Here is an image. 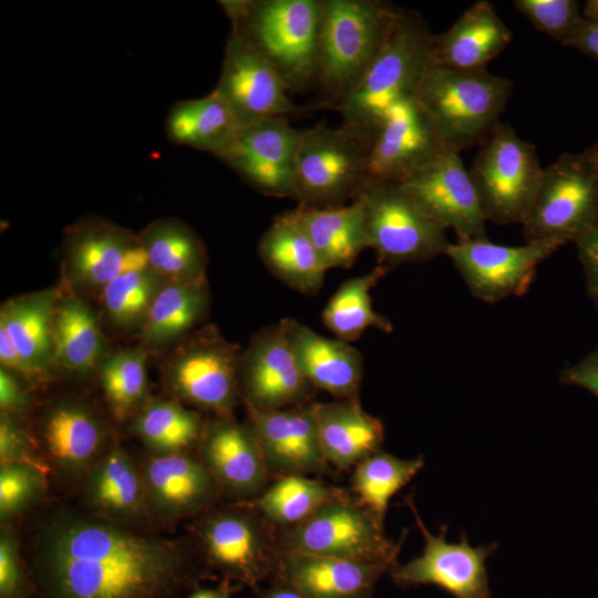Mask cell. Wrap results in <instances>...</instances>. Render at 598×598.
Masks as SVG:
<instances>
[{"instance_id": "cell-1", "label": "cell", "mask_w": 598, "mask_h": 598, "mask_svg": "<svg viewBox=\"0 0 598 598\" xmlns=\"http://www.w3.org/2000/svg\"><path fill=\"white\" fill-rule=\"evenodd\" d=\"M32 549L53 598H164L192 567L181 540L66 508L39 520Z\"/></svg>"}, {"instance_id": "cell-2", "label": "cell", "mask_w": 598, "mask_h": 598, "mask_svg": "<svg viewBox=\"0 0 598 598\" xmlns=\"http://www.w3.org/2000/svg\"><path fill=\"white\" fill-rule=\"evenodd\" d=\"M322 0L219 1L231 30L278 73L290 92L315 86Z\"/></svg>"}, {"instance_id": "cell-3", "label": "cell", "mask_w": 598, "mask_h": 598, "mask_svg": "<svg viewBox=\"0 0 598 598\" xmlns=\"http://www.w3.org/2000/svg\"><path fill=\"white\" fill-rule=\"evenodd\" d=\"M401 9L380 0H322L315 86L336 109L385 43Z\"/></svg>"}, {"instance_id": "cell-4", "label": "cell", "mask_w": 598, "mask_h": 598, "mask_svg": "<svg viewBox=\"0 0 598 598\" xmlns=\"http://www.w3.org/2000/svg\"><path fill=\"white\" fill-rule=\"evenodd\" d=\"M512 93L509 79L486 69L458 71L431 60L413 97L442 145L460 154L480 145L499 122Z\"/></svg>"}, {"instance_id": "cell-5", "label": "cell", "mask_w": 598, "mask_h": 598, "mask_svg": "<svg viewBox=\"0 0 598 598\" xmlns=\"http://www.w3.org/2000/svg\"><path fill=\"white\" fill-rule=\"evenodd\" d=\"M370 131L342 123L302 130L295 156V199L333 207L357 199L369 183Z\"/></svg>"}, {"instance_id": "cell-6", "label": "cell", "mask_w": 598, "mask_h": 598, "mask_svg": "<svg viewBox=\"0 0 598 598\" xmlns=\"http://www.w3.org/2000/svg\"><path fill=\"white\" fill-rule=\"evenodd\" d=\"M598 223V155L589 146L564 153L544 167L520 221L526 243H576Z\"/></svg>"}, {"instance_id": "cell-7", "label": "cell", "mask_w": 598, "mask_h": 598, "mask_svg": "<svg viewBox=\"0 0 598 598\" xmlns=\"http://www.w3.org/2000/svg\"><path fill=\"white\" fill-rule=\"evenodd\" d=\"M432 37L417 14L401 10L372 64L334 109L342 123L370 130L391 105L412 96L431 62Z\"/></svg>"}, {"instance_id": "cell-8", "label": "cell", "mask_w": 598, "mask_h": 598, "mask_svg": "<svg viewBox=\"0 0 598 598\" xmlns=\"http://www.w3.org/2000/svg\"><path fill=\"white\" fill-rule=\"evenodd\" d=\"M405 534L399 542L389 539L383 526L342 489L301 524L278 530V544L280 551L380 564L391 570Z\"/></svg>"}, {"instance_id": "cell-9", "label": "cell", "mask_w": 598, "mask_h": 598, "mask_svg": "<svg viewBox=\"0 0 598 598\" xmlns=\"http://www.w3.org/2000/svg\"><path fill=\"white\" fill-rule=\"evenodd\" d=\"M543 169L535 146L498 122L480 143L468 169L487 221L520 224Z\"/></svg>"}, {"instance_id": "cell-10", "label": "cell", "mask_w": 598, "mask_h": 598, "mask_svg": "<svg viewBox=\"0 0 598 598\" xmlns=\"http://www.w3.org/2000/svg\"><path fill=\"white\" fill-rule=\"evenodd\" d=\"M241 351L228 342L215 327L197 329L174 346L165 361L164 380L179 400L231 416L240 396L239 361Z\"/></svg>"}, {"instance_id": "cell-11", "label": "cell", "mask_w": 598, "mask_h": 598, "mask_svg": "<svg viewBox=\"0 0 598 598\" xmlns=\"http://www.w3.org/2000/svg\"><path fill=\"white\" fill-rule=\"evenodd\" d=\"M196 535L204 556L224 575L251 587L276 577L278 530L251 504L237 503L208 512Z\"/></svg>"}, {"instance_id": "cell-12", "label": "cell", "mask_w": 598, "mask_h": 598, "mask_svg": "<svg viewBox=\"0 0 598 598\" xmlns=\"http://www.w3.org/2000/svg\"><path fill=\"white\" fill-rule=\"evenodd\" d=\"M369 246L388 270L445 255L446 229L427 217L396 183L369 184L362 192Z\"/></svg>"}, {"instance_id": "cell-13", "label": "cell", "mask_w": 598, "mask_h": 598, "mask_svg": "<svg viewBox=\"0 0 598 598\" xmlns=\"http://www.w3.org/2000/svg\"><path fill=\"white\" fill-rule=\"evenodd\" d=\"M144 262L138 235L107 219L85 216L65 228L62 271L71 293L100 296L118 274Z\"/></svg>"}, {"instance_id": "cell-14", "label": "cell", "mask_w": 598, "mask_h": 598, "mask_svg": "<svg viewBox=\"0 0 598 598\" xmlns=\"http://www.w3.org/2000/svg\"><path fill=\"white\" fill-rule=\"evenodd\" d=\"M561 246L553 240L506 246L483 239H457L445 255L472 297L494 303L528 291L537 267Z\"/></svg>"}, {"instance_id": "cell-15", "label": "cell", "mask_w": 598, "mask_h": 598, "mask_svg": "<svg viewBox=\"0 0 598 598\" xmlns=\"http://www.w3.org/2000/svg\"><path fill=\"white\" fill-rule=\"evenodd\" d=\"M396 184L427 217L452 228L457 239L487 238L486 216L458 153L444 148Z\"/></svg>"}, {"instance_id": "cell-16", "label": "cell", "mask_w": 598, "mask_h": 598, "mask_svg": "<svg viewBox=\"0 0 598 598\" xmlns=\"http://www.w3.org/2000/svg\"><path fill=\"white\" fill-rule=\"evenodd\" d=\"M405 504L423 535L424 547L419 557L391 568L393 581L403 588L434 585L454 598H491L485 561L495 553L496 545L472 547L464 534L460 543L450 544L445 539V526L439 535H432L422 522L411 496L405 499Z\"/></svg>"}, {"instance_id": "cell-17", "label": "cell", "mask_w": 598, "mask_h": 598, "mask_svg": "<svg viewBox=\"0 0 598 598\" xmlns=\"http://www.w3.org/2000/svg\"><path fill=\"white\" fill-rule=\"evenodd\" d=\"M214 91L228 105L240 127L306 112L290 99L289 89L271 65L233 30Z\"/></svg>"}, {"instance_id": "cell-18", "label": "cell", "mask_w": 598, "mask_h": 598, "mask_svg": "<svg viewBox=\"0 0 598 598\" xmlns=\"http://www.w3.org/2000/svg\"><path fill=\"white\" fill-rule=\"evenodd\" d=\"M246 408L267 411L307 404L315 389L303 375L279 322L257 332L239 361Z\"/></svg>"}, {"instance_id": "cell-19", "label": "cell", "mask_w": 598, "mask_h": 598, "mask_svg": "<svg viewBox=\"0 0 598 598\" xmlns=\"http://www.w3.org/2000/svg\"><path fill=\"white\" fill-rule=\"evenodd\" d=\"M299 133L287 117L262 120L241 126L230 145L216 157L259 193L295 199Z\"/></svg>"}, {"instance_id": "cell-20", "label": "cell", "mask_w": 598, "mask_h": 598, "mask_svg": "<svg viewBox=\"0 0 598 598\" xmlns=\"http://www.w3.org/2000/svg\"><path fill=\"white\" fill-rule=\"evenodd\" d=\"M369 131L368 185L399 183L445 148L413 95L391 105Z\"/></svg>"}, {"instance_id": "cell-21", "label": "cell", "mask_w": 598, "mask_h": 598, "mask_svg": "<svg viewBox=\"0 0 598 598\" xmlns=\"http://www.w3.org/2000/svg\"><path fill=\"white\" fill-rule=\"evenodd\" d=\"M198 457L220 494L237 503L254 502L270 484L271 473L249 422L217 416L205 426Z\"/></svg>"}, {"instance_id": "cell-22", "label": "cell", "mask_w": 598, "mask_h": 598, "mask_svg": "<svg viewBox=\"0 0 598 598\" xmlns=\"http://www.w3.org/2000/svg\"><path fill=\"white\" fill-rule=\"evenodd\" d=\"M140 467L148 516L159 522L206 512L220 494L199 457L188 453L151 454Z\"/></svg>"}, {"instance_id": "cell-23", "label": "cell", "mask_w": 598, "mask_h": 598, "mask_svg": "<svg viewBox=\"0 0 598 598\" xmlns=\"http://www.w3.org/2000/svg\"><path fill=\"white\" fill-rule=\"evenodd\" d=\"M271 475H315L328 471L310 403L260 411L246 408Z\"/></svg>"}, {"instance_id": "cell-24", "label": "cell", "mask_w": 598, "mask_h": 598, "mask_svg": "<svg viewBox=\"0 0 598 598\" xmlns=\"http://www.w3.org/2000/svg\"><path fill=\"white\" fill-rule=\"evenodd\" d=\"M37 435L48 461L71 480L86 475L107 451V429L92 408L76 400L51 404L41 415Z\"/></svg>"}, {"instance_id": "cell-25", "label": "cell", "mask_w": 598, "mask_h": 598, "mask_svg": "<svg viewBox=\"0 0 598 598\" xmlns=\"http://www.w3.org/2000/svg\"><path fill=\"white\" fill-rule=\"evenodd\" d=\"M299 367L315 389L338 400H359L361 352L350 342L323 337L292 318L280 321Z\"/></svg>"}, {"instance_id": "cell-26", "label": "cell", "mask_w": 598, "mask_h": 598, "mask_svg": "<svg viewBox=\"0 0 598 598\" xmlns=\"http://www.w3.org/2000/svg\"><path fill=\"white\" fill-rule=\"evenodd\" d=\"M388 570L380 564L280 551L275 578L307 598H373L379 579Z\"/></svg>"}, {"instance_id": "cell-27", "label": "cell", "mask_w": 598, "mask_h": 598, "mask_svg": "<svg viewBox=\"0 0 598 598\" xmlns=\"http://www.w3.org/2000/svg\"><path fill=\"white\" fill-rule=\"evenodd\" d=\"M513 38L493 3L478 0L443 33L433 34L431 60L458 71H478L501 54Z\"/></svg>"}, {"instance_id": "cell-28", "label": "cell", "mask_w": 598, "mask_h": 598, "mask_svg": "<svg viewBox=\"0 0 598 598\" xmlns=\"http://www.w3.org/2000/svg\"><path fill=\"white\" fill-rule=\"evenodd\" d=\"M319 443L329 465L338 470L354 467L367 456L381 450L384 427L360 400L310 403Z\"/></svg>"}, {"instance_id": "cell-29", "label": "cell", "mask_w": 598, "mask_h": 598, "mask_svg": "<svg viewBox=\"0 0 598 598\" xmlns=\"http://www.w3.org/2000/svg\"><path fill=\"white\" fill-rule=\"evenodd\" d=\"M83 480L91 513L127 525L148 516L141 467L123 448L107 450Z\"/></svg>"}, {"instance_id": "cell-30", "label": "cell", "mask_w": 598, "mask_h": 598, "mask_svg": "<svg viewBox=\"0 0 598 598\" xmlns=\"http://www.w3.org/2000/svg\"><path fill=\"white\" fill-rule=\"evenodd\" d=\"M289 214L308 236L328 270L351 267L361 251L370 248L362 195L341 206L298 205Z\"/></svg>"}, {"instance_id": "cell-31", "label": "cell", "mask_w": 598, "mask_h": 598, "mask_svg": "<svg viewBox=\"0 0 598 598\" xmlns=\"http://www.w3.org/2000/svg\"><path fill=\"white\" fill-rule=\"evenodd\" d=\"M61 293L59 288L34 291L11 298L0 308V327L40 381L55 369L53 312Z\"/></svg>"}, {"instance_id": "cell-32", "label": "cell", "mask_w": 598, "mask_h": 598, "mask_svg": "<svg viewBox=\"0 0 598 598\" xmlns=\"http://www.w3.org/2000/svg\"><path fill=\"white\" fill-rule=\"evenodd\" d=\"M265 266L279 280L303 295L317 292L328 269L289 212L274 219L258 245Z\"/></svg>"}, {"instance_id": "cell-33", "label": "cell", "mask_w": 598, "mask_h": 598, "mask_svg": "<svg viewBox=\"0 0 598 598\" xmlns=\"http://www.w3.org/2000/svg\"><path fill=\"white\" fill-rule=\"evenodd\" d=\"M100 320L83 297L61 293L53 312L54 367L76 375L96 371L106 354Z\"/></svg>"}, {"instance_id": "cell-34", "label": "cell", "mask_w": 598, "mask_h": 598, "mask_svg": "<svg viewBox=\"0 0 598 598\" xmlns=\"http://www.w3.org/2000/svg\"><path fill=\"white\" fill-rule=\"evenodd\" d=\"M138 235L146 264L165 282L205 281L206 248L192 227L177 218H159Z\"/></svg>"}, {"instance_id": "cell-35", "label": "cell", "mask_w": 598, "mask_h": 598, "mask_svg": "<svg viewBox=\"0 0 598 598\" xmlns=\"http://www.w3.org/2000/svg\"><path fill=\"white\" fill-rule=\"evenodd\" d=\"M209 307L207 280L165 282L141 329V346L148 351L173 347L195 331Z\"/></svg>"}, {"instance_id": "cell-36", "label": "cell", "mask_w": 598, "mask_h": 598, "mask_svg": "<svg viewBox=\"0 0 598 598\" xmlns=\"http://www.w3.org/2000/svg\"><path fill=\"white\" fill-rule=\"evenodd\" d=\"M239 128L233 112L214 90L198 99L176 102L165 121V134L172 144L215 156L230 145Z\"/></svg>"}, {"instance_id": "cell-37", "label": "cell", "mask_w": 598, "mask_h": 598, "mask_svg": "<svg viewBox=\"0 0 598 598\" xmlns=\"http://www.w3.org/2000/svg\"><path fill=\"white\" fill-rule=\"evenodd\" d=\"M205 426L197 412L166 400L147 402L131 423L136 437L155 455L187 453L199 444Z\"/></svg>"}, {"instance_id": "cell-38", "label": "cell", "mask_w": 598, "mask_h": 598, "mask_svg": "<svg viewBox=\"0 0 598 598\" xmlns=\"http://www.w3.org/2000/svg\"><path fill=\"white\" fill-rule=\"evenodd\" d=\"M389 270L377 265L370 272L347 279L340 285L322 311L324 326L338 339L351 342L369 328L385 333L393 331L392 322L374 311L371 290Z\"/></svg>"}, {"instance_id": "cell-39", "label": "cell", "mask_w": 598, "mask_h": 598, "mask_svg": "<svg viewBox=\"0 0 598 598\" xmlns=\"http://www.w3.org/2000/svg\"><path fill=\"white\" fill-rule=\"evenodd\" d=\"M424 466L422 455L404 460L379 450L359 462L351 476L353 497L384 526L391 498Z\"/></svg>"}, {"instance_id": "cell-40", "label": "cell", "mask_w": 598, "mask_h": 598, "mask_svg": "<svg viewBox=\"0 0 598 598\" xmlns=\"http://www.w3.org/2000/svg\"><path fill=\"white\" fill-rule=\"evenodd\" d=\"M341 491L308 475H282L249 504L274 528L283 530L305 522Z\"/></svg>"}, {"instance_id": "cell-41", "label": "cell", "mask_w": 598, "mask_h": 598, "mask_svg": "<svg viewBox=\"0 0 598 598\" xmlns=\"http://www.w3.org/2000/svg\"><path fill=\"white\" fill-rule=\"evenodd\" d=\"M96 373L109 408L117 420L133 417L147 403V351L141 344L106 353Z\"/></svg>"}, {"instance_id": "cell-42", "label": "cell", "mask_w": 598, "mask_h": 598, "mask_svg": "<svg viewBox=\"0 0 598 598\" xmlns=\"http://www.w3.org/2000/svg\"><path fill=\"white\" fill-rule=\"evenodd\" d=\"M165 281L146 264L125 269L99 296L106 320L121 331H141Z\"/></svg>"}, {"instance_id": "cell-43", "label": "cell", "mask_w": 598, "mask_h": 598, "mask_svg": "<svg viewBox=\"0 0 598 598\" xmlns=\"http://www.w3.org/2000/svg\"><path fill=\"white\" fill-rule=\"evenodd\" d=\"M513 6L536 29L565 47L584 19L575 0H515Z\"/></svg>"}, {"instance_id": "cell-44", "label": "cell", "mask_w": 598, "mask_h": 598, "mask_svg": "<svg viewBox=\"0 0 598 598\" xmlns=\"http://www.w3.org/2000/svg\"><path fill=\"white\" fill-rule=\"evenodd\" d=\"M44 472L22 463L1 464L0 468V514L9 517L25 508L41 493Z\"/></svg>"}, {"instance_id": "cell-45", "label": "cell", "mask_w": 598, "mask_h": 598, "mask_svg": "<svg viewBox=\"0 0 598 598\" xmlns=\"http://www.w3.org/2000/svg\"><path fill=\"white\" fill-rule=\"evenodd\" d=\"M31 439L16 421L6 413L0 416V458L1 464L22 463L35 466L45 473L47 463L40 458Z\"/></svg>"}, {"instance_id": "cell-46", "label": "cell", "mask_w": 598, "mask_h": 598, "mask_svg": "<svg viewBox=\"0 0 598 598\" xmlns=\"http://www.w3.org/2000/svg\"><path fill=\"white\" fill-rule=\"evenodd\" d=\"M19 547L13 534L2 530L0 537V592L2 598H14L21 587Z\"/></svg>"}, {"instance_id": "cell-47", "label": "cell", "mask_w": 598, "mask_h": 598, "mask_svg": "<svg viewBox=\"0 0 598 598\" xmlns=\"http://www.w3.org/2000/svg\"><path fill=\"white\" fill-rule=\"evenodd\" d=\"M575 245L582 268L587 295L598 310V223Z\"/></svg>"}, {"instance_id": "cell-48", "label": "cell", "mask_w": 598, "mask_h": 598, "mask_svg": "<svg viewBox=\"0 0 598 598\" xmlns=\"http://www.w3.org/2000/svg\"><path fill=\"white\" fill-rule=\"evenodd\" d=\"M23 379L18 373L3 367L0 369V408L1 413L16 417L29 406L30 394Z\"/></svg>"}, {"instance_id": "cell-49", "label": "cell", "mask_w": 598, "mask_h": 598, "mask_svg": "<svg viewBox=\"0 0 598 598\" xmlns=\"http://www.w3.org/2000/svg\"><path fill=\"white\" fill-rule=\"evenodd\" d=\"M559 380L564 384L582 388L598 398V347L565 368Z\"/></svg>"}, {"instance_id": "cell-50", "label": "cell", "mask_w": 598, "mask_h": 598, "mask_svg": "<svg viewBox=\"0 0 598 598\" xmlns=\"http://www.w3.org/2000/svg\"><path fill=\"white\" fill-rule=\"evenodd\" d=\"M0 362L1 367L18 373L27 381H40L35 372L18 352L2 327H0Z\"/></svg>"}, {"instance_id": "cell-51", "label": "cell", "mask_w": 598, "mask_h": 598, "mask_svg": "<svg viewBox=\"0 0 598 598\" xmlns=\"http://www.w3.org/2000/svg\"><path fill=\"white\" fill-rule=\"evenodd\" d=\"M566 47L577 49L598 62V20L584 18Z\"/></svg>"}, {"instance_id": "cell-52", "label": "cell", "mask_w": 598, "mask_h": 598, "mask_svg": "<svg viewBox=\"0 0 598 598\" xmlns=\"http://www.w3.org/2000/svg\"><path fill=\"white\" fill-rule=\"evenodd\" d=\"M258 598H307L305 595L299 592L293 587L280 581L276 580L275 584L264 590Z\"/></svg>"}, {"instance_id": "cell-53", "label": "cell", "mask_w": 598, "mask_h": 598, "mask_svg": "<svg viewBox=\"0 0 598 598\" xmlns=\"http://www.w3.org/2000/svg\"><path fill=\"white\" fill-rule=\"evenodd\" d=\"M582 16L585 19L598 20V0H588L585 2Z\"/></svg>"}, {"instance_id": "cell-54", "label": "cell", "mask_w": 598, "mask_h": 598, "mask_svg": "<svg viewBox=\"0 0 598 598\" xmlns=\"http://www.w3.org/2000/svg\"><path fill=\"white\" fill-rule=\"evenodd\" d=\"M189 598H228L226 591L215 589H199Z\"/></svg>"}, {"instance_id": "cell-55", "label": "cell", "mask_w": 598, "mask_h": 598, "mask_svg": "<svg viewBox=\"0 0 598 598\" xmlns=\"http://www.w3.org/2000/svg\"><path fill=\"white\" fill-rule=\"evenodd\" d=\"M589 148L598 155V140Z\"/></svg>"}]
</instances>
